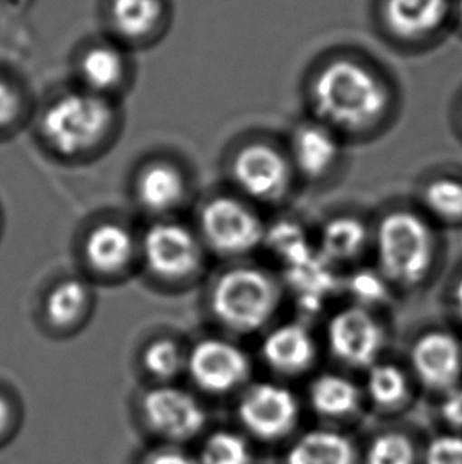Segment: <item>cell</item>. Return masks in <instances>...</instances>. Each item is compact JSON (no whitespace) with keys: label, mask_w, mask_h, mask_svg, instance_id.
Segmentation results:
<instances>
[{"label":"cell","mask_w":462,"mask_h":464,"mask_svg":"<svg viewBox=\"0 0 462 464\" xmlns=\"http://www.w3.org/2000/svg\"><path fill=\"white\" fill-rule=\"evenodd\" d=\"M146 421L169 440H188L207 425V412L194 396L175 387H159L144 396Z\"/></svg>","instance_id":"cell-9"},{"label":"cell","mask_w":462,"mask_h":464,"mask_svg":"<svg viewBox=\"0 0 462 464\" xmlns=\"http://www.w3.org/2000/svg\"><path fill=\"white\" fill-rule=\"evenodd\" d=\"M419 449L412 438L400 430H385L369 440L361 464H419Z\"/></svg>","instance_id":"cell-24"},{"label":"cell","mask_w":462,"mask_h":464,"mask_svg":"<svg viewBox=\"0 0 462 464\" xmlns=\"http://www.w3.org/2000/svg\"><path fill=\"white\" fill-rule=\"evenodd\" d=\"M313 103L326 124L358 132L380 120L387 111L388 94L368 67L350 59H338L315 76Z\"/></svg>","instance_id":"cell-1"},{"label":"cell","mask_w":462,"mask_h":464,"mask_svg":"<svg viewBox=\"0 0 462 464\" xmlns=\"http://www.w3.org/2000/svg\"><path fill=\"white\" fill-rule=\"evenodd\" d=\"M282 464H360V455L347 434L315 428L290 444Z\"/></svg>","instance_id":"cell-14"},{"label":"cell","mask_w":462,"mask_h":464,"mask_svg":"<svg viewBox=\"0 0 462 464\" xmlns=\"http://www.w3.org/2000/svg\"><path fill=\"white\" fill-rule=\"evenodd\" d=\"M201 228L207 243L226 256L254 251L266 237L258 214L228 197L207 203L201 213Z\"/></svg>","instance_id":"cell-6"},{"label":"cell","mask_w":462,"mask_h":464,"mask_svg":"<svg viewBox=\"0 0 462 464\" xmlns=\"http://www.w3.org/2000/svg\"><path fill=\"white\" fill-rule=\"evenodd\" d=\"M111 122V108L94 94H70L44 113V137L57 151L73 156L94 146Z\"/></svg>","instance_id":"cell-4"},{"label":"cell","mask_w":462,"mask_h":464,"mask_svg":"<svg viewBox=\"0 0 462 464\" xmlns=\"http://www.w3.org/2000/svg\"><path fill=\"white\" fill-rule=\"evenodd\" d=\"M184 194L182 178L169 165H152L138 182V195L146 208L152 211H167L176 207Z\"/></svg>","instance_id":"cell-22"},{"label":"cell","mask_w":462,"mask_h":464,"mask_svg":"<svg viewBox=\"0 0 462 464\" xmlns=\"http://www.w3.org/2000/svg\"><path fill=\"white\" fill-rule=\"evenodd\" d=\"M133 239L125 228L113 224L97 227L86 241V256L91 265L101 271H118L129 264Z\"/></svg>","instance_id":"cell-19"},{"label":"cell","mask_w":462,"mask_h":464,"mask_svg":"<svg viewBox=\"0 0 462 464\" xmlns=\"http://www.w3.org/2000/svg\"><path fill=\"white\" fill-rule=\"evenodd\" d=\"M188 364L195 383L214 395L236 390L250 374L247 355L237 345L222 339H207L195 345Z\"/></svg>","instance_id":"cell-8"},{"label":"cell","mask_w":462,"mask_h":464,"mask_svg":"<svg viewBox=\"0 0 462 464\" xmlns=\"http://www.w3.org/2000/svg\"><path fill=\"white\" fill-rule=\"evenodd\" d=\"M438 414L451 433L462 434V385H455L442 393Z\"/></svg>","instance_id":"cell-30"},{"label":"cell","mask_w":462,"mask_h":464,"mask_svg":"<svg viewBox=\"0 0 462 464\" xmlns=\"http://www.w3.org/2000/svg\"><path fill=\"white\" fill-rule=\"evenodd\" d=\"M455 306L462 319V277L457 281V287H455Z\"/></svg>","instance_id":"cell-35"},{"label":"cell","mask_w":462,"mask_h":464,"mask_svg":"<svg viewBox=\"0 0 462 464\" xmlns=\"http://www.w3.org/2000/svg\"><path fill=\"white\" fill-rule=\"evenodd\" d=\"M86 298H88L86 287L75 279L59 284L56 289L51 292L46 303L48 317L56 325H69L80 317V314L86 306Z\"/></svg>","instance_id":"cell-27"},{"label":"cell","mask_w":462,"mask_h":464,"mask_svg":"<svg viewBox=\"0 0 462 464\" xmlns=\"http://www.w3.org/2000/svg\"><path fill=\"white\" fill-rule=\"evenodd\" d=\"M80 69L84 82L91 88L107 91L122 80L124 56L113 44H95L84 53Z\"/></svg>","instance_id":"cell-23"},{"label":"cell","mask_w":462,"mask_h":464,"mask_svg":"<svg viewBox=\"0 0 462 464\" xmlns=\"http://www.w3.org/2000/svg\"><path fill=\"white\" fill-rule=\"evenodd\" d=\"M146 262L159 276L179 279L200 265V246L188 228L178 224H157L144 238Z\"/></svg>","instance_id":"cell-12"},{"label":"cell","mask_w":462,"mask_h":464,"mask_svg":"<svg viewBox=\"0 0 462 464\" xmlns=\"http://www.w3.org/2000/svg\"><path fill=\"white\" fill-rule=\"evenodd\" d=\"M200 464H254V452L245 436L217 430L201 446Z\"/></svg>","instance_id":"cell-25"},{"label":"cell","mask_w":462,"mask_h":464,"mask_svg":"<svg viewBox=\"0 0 462 464\" xmlns=\"http://www.w3.org/2000/svg\"><path fill=\"white\" fill-rule=\"evenodd\" d=\"M167 0H108V23L127 42H143L160 31L169 14Z\"/></svg>","instance_id":"cell-15"},{"label":"cell","mask_w":462,"mask_h":464,"mask_svg":"<svg viewBox=\"0 0 462 464\" xmlns=\"http://www.w3.org/2000/svg\"><path fill=\"white\" fill-rule=\"evenodd\" d=\"M326 336L334 357L351 368L368 370L377 363L385 345V332L379 320L362 306H351L334 314Z\"/></svg>","instance_id":"cell-7"},{"label":"cell","mask_w":462,"mask_h":464,"mask_svg":"<svg viewBox=\"0 0 462 464\" xmlns=\"http://www.w3.org/2000/svg\"><path fill=\"white\" fill-rule=\"evenodd\" d=\"M339 157V143L326 126L306 124L300 127L294 139V160L307 178L325 176Z\"/></svg>","instance_id":"cell-17"},{"label":"cell","mask_w":462,"mask_h":464,"mask_svg":"<svg viewBox=\"0 0 462 464\" xmlns=\"http://www.w3.org/2000/svg\"><path fill=\"white\" fill-rule=\"evenodd\" d=\"M244 430L265 442L287 438L300 420L301 406L292 390L277 382H256L244 392L236 408Z\"/></svg>","instance_id":"cell-5"},{"label":"cell","mask_w":462,"mask_h":464,"mask_svg":"<svg viewBox=\"0 0 462 464\" xmlns=\"http://www.w3.org/2000/svg\"><path fill=\"white\" fill-rule=\"evenodd\" d=\"M410 364L413 374L426 389L444 393L461 379V343L455 334L444 330L425 333L413 343Z\"/></svg>","instance_id":"cell-10"},{"label":"cell","mask_w":462,"mask_h":464,"mask_svg":"<svg viewBox=\"0 0 462 464\" xmlns=\"http://www.w3.org/2000/svg\"><path fill=\"white\" fill-rule=\"evenodd\" d=\"M448 14V0H385L388 29L404 40H419L438 31Z\"/></svg>","instance_id":"cell-16"},{"label":"cell","mask_w":462,"mask_h":464,"mask_svg":"<svg viewBox=\"0 0 462 464\" xmlns=\"http://www.w3.org/2000/svg\"><path fill=\"white\" fill-rule=\"evenodd\" d=\"M184 358L171 341H157L144 352V366L159 379H171L182 370Z\"/></svg>","instance_id":"cell-28"},{"label":"cell","mask_w":462,"mask_h":464,"mask_svg":"<svg viewBox=\"0 0 462 464\" xmlns=\"http://www.w3.org/2000/svg\"><path fill=\"white\" fill-rule=\"evenodd\" d=\"M368 243V230L361 220L339 216L328 220L320 233L322 254L328 260L350 262L361 254Z\"/></svg>","instance_id":"cell-20"},{"label":"cell","mask_w":462,"mask_h":464,"mask_svg":"<svg viewBox=\"0 0 462 464\" xmlns=\"http://www.w3.org/2000/svg\"><path fill=\"white\" fill-rule=\"evenodd\" d=\"M233 176L245 194L258 200H277L290 184V165L273 146L252 143L237 152Z\"/></svg>","instance_id":"cell-11"},{"label":"cell","mask_w":462,"mask_h":464,"mask_svg":"<svg viewBox=\"0 0 462 464\" xmlns=\"http://www.w3.org/2000/svg\"><path fill=\"white\" fill-rule=\"evenodd\" d=\"M421 464H462V434H438L429 440Z\"/></svg>","instance_id":"cell-29"},{"label":"cell","mask_w":462,"mask_h":464,"mask_svg":"<svg viewBox=\"0 0 462 464\" xmlns=\"http://www.w3.org/2000/svg\"><path fill=\"white\" fill-rule=\"evenodd\" d=\"M281 302V292L268 273L239 266L219 277L213 290V311L231 330L252 333L266 325Z\"/></svg>","instance_id":"cell-3"},{"label":"cell","mask_w":462,"mask_h":464,"mask_svg":"<svg viewBox=\"0 0 462 464\" xmlns=\"http://www.w3.org/2000/svg\"><path fill=\"white\" fill-rule=\"evenodd\" d=\"M410 392L406 371L398 364L377 363L369 366L364 382V393L375 408L393 411L402 406Z\"/></svg>","instance_id":"cell-21"},{"label":"cell","mask_w":462,"mask_h":464,"mask_svg":"<svg viewBox=\"0 0 462 464\" xmlns=\"http://www.w3.org/2000/svg\"><path fill=\"white\" fill-rule=\"evenodd\" d=\"M457 13H459V19L462 21V0L457 2Z\"/></svg>","instance_id":"cell-36"},{"label":"cell","mask_w":462,"mask_h":464,"mask_svg":"<svg viewBox=\"0 0 462 464\" xmlns=\"http://www.w3.org/2000/svg\"><path fill=\"white\" fill-rule=\"evenodd\" d=\"M361 392L349 377L325 372L315 377L309 387V404L315 414L330 420H339L360 408Z\"/></svg>","instance_id":"cell-18"},{"label":"cell","mask_w":462,"mask_h":464,"mask_svg":"<svg viewBox=\"0 0 462 464\" xmlns=\"http://www.w3.org/2000/svg\"><path fill=\"white\" fill-rule=\"evenodd\" d=\"M377 257L383 276L399 285H415L431 270L434 238L419 214L393 211L377 227Z\"/></svg>","instance_id":"cell-2"},{"label":"cell","mask_w":462,"mask_h":464,"mask_svg":"<svg viewBox=\"0 0 462 464\" xmlns=\"http://www.w3.org/2000/svg\"><path fill=\"white\" fill-rule=\"evenodd\" d=\"M146 464H200V461L188 457L186 453L176 452V450H162L150 457Z\"/></svg>","instance_id":"cell-33"},{"label":"cell","mask_w":462,"mask_h":464,"mask_svg":"<svg viewBox=\"0 0 462 464\" xmlns=\"http://www.w3.org/2000/svg\"><path fill=\"white\" fill-rule=\"evenodd\" d=\"M19 101L14 89L0 80V127L6 126L18 113Z\"/></svg>","instance_id":"cell-32"},{"label":"cell","mask_w":462,"mask_h":464,"mask_svg":"<svg viewBox=\"0 0 462 464\" xmlns=\"http://www.w3.org/2000/svg\"><path fill=\"white\" fill-rule=\"evenodd\" d=\"M351 292L360 298L364 308V303L380 302L381 296L385 295V285L375 275L361 273L351 281Z\"/></svg>","instance_id":"cell-31"},{"label":"cell","mask_w":462,"mask_h":464,"mask_svg":"<svg viewBox=\"0 0 462 464\" xmlns=\"http://www.w3.org/2000/svg\"><path fill=\"white\" fill-rule=\"evenodd\" d=\"M8 414H10V409L6 404L5 400L0 396V431L6 427V421H8Z\"/></svg>","instance_id":"cell-34"},{"label":"cell","mask_w":462,"mask_h":464,"mask_svg":"<svg viewBox=\"0 0 462 464\" xmlns=\"http://www.w3.org/2000/svg\"><path fill=\"white\" fill-rule=\"evenodd\" d=\"M317 345L311 332L300 324L277 326L265 336L262 357L269 368L285 376H296L315 362Z\"/></svg>","instance_id":"cell-13"},{"label":"cell","mask_w":462,"mask_h":464,"mask_svg":"<svg viewBox=\"0 0 462 464\" xmlns=\"http://www.w3.org/2000/svg\"><path fill=\"white\" fill-rule=\"evenodd\" d=\"M423 200L429 213L447 222L462 220V181L438 178L426 186Z\"/></svg>","instance_id":"cell-26"}]
</instances>
